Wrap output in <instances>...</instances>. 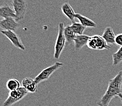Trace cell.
Listing matches in <instances>:
<instances>
[{
	"mask_svg": "<svg viewBox=\"0 0 122 106\" xmlns=\"http://www.w3.org/2000/svg\"><path fill=\"white\" fill-rule=\"evenodd\" d=\"M122 61V47L112 55V65L117 66Z\"/></svg>",
	"mask_w": 122,
	"mask_h": 106,
	"instance_id": "obj_17",
	"label": "cell"
},
{
	"mask_svg": "<svg viewBox=\"0 0 122 106\" xmlns=\"http://www.w3.org/2000/svg\"><path fill=\"white\" fill-rule=\"evenodd\" d=\"M20 23H18L14 18L7 17L0 20V28L3 30L15 31L20 27Z\"/></svg>",
	"mask_w": 122,
	"mask_h": 106,
	"instance_id": "obj_8",
	"label": "cell"
},
{
	"mask_svg": "<svg viewBox=\"0 0 122 106\" xmlns=\"http://www.w3.org/2000/svg\"><path fill=\"white\" fill-rule=\"evenodd\" d=\"M102 37L108 44H115V33L111 27L108 26L106 28L104 31V33L102 35Z\"/></svg>",
	"mask_w": 122,
	"mask_h": 106,
	"instance_id": "obj_12",
	"label": "cell"
},
{
	"mask_svg": "<svg viewBox=\"0 0 122 106\" xmlns=\"http://www.w3.org/2000/svg\"><path fill=\"white\" fill-rule=\"evenodd\" d=\"M122 86V71L118 73L109 81L107 88L105 93L97 102L98 106H109L113 98L121 93Z\"/></svg>",
	"mask_w": 122,
	"mask_h": 106,
	"instance_id": "obj_1",
	"label": "cell"
},
{
	"mask_svg": "<svg viewBox=\"0 0 122 106\" xmlns=\"http://www.w3.org/2000/svg\"><path fill=\"white\" fill-rule=\"evenodd\" d=\"M20 83L19 80L15 79H10L6 82V88L9 91H14L20 88Z\"/></svg>",
	"mask_w": 122,
	"mask_h": 106,
	"instance_id": "obj_16",
	"label": "cell"
},
{
	"mask_svg": "<svg viewBox=\"0 0 122 106\" xmlns=\"http://www.w3.org/2000/svg\"><path fill=\"white\" fill-rule=\"evenodd\" d=\"M1 33L4 36H6L7 39L10 41L15 47L18 48L22 50H25L24 45L22 43V41L18 35L13 31L2 30Z\"/></svg>",
	"mask_w": 122,
	"mask_h": 106,
	"instance_id": "obj_7",
	"label": "cell"
},
{
	"mask_svg": "<svg viewBox=\"0 0 122 106\" xmlns=\"http://www.w3.org/2000/svg\"><path fill=\"white\" fill-rule=\"evenodd\" d=\"M64 36H65L66 42L69 44H71L74 41L77 35L74 31L73 29L72 28L71 25H67L64 28Z\"/></svg>",
	"mask_w": 122,
	"mask_h": 106,
	"instance_id": "obj_15",
	"label": "cell"
},
{
	"mask_svg": "<svg viewBox=\"0 0 122 106\" xmlns=\"http://www.w3.org/2000/svg\"><path fill=\"white\" fill-rule=\"evenodd\" d=\"M12 6L15 14V20L19 22L23 20L27 11L26 0H12Z\"/></svg>",
	"mask_w": 122,
	"mask_h": 106,
	"instance_id": "obj_6",
	"label": "cell"
},
{
	"mask_svg": "<svg viewBox=\"0 0 122 106\" xmlns=\"http://www.w3.org/2000/svg\"><path fill=\"white\" fill-rule=\"evenodd\" d=\"M75 18L79 20L80 23L85 27L88 28H96V23L93 20L90 19L89 18L86 17L85 16L79 13H77L75 14Z\"/></svg>",
	"mask_w": 122,
	"mask_h": 106,
	"instance_id": "obj_14",
	"label": "cell"
},
{
	"mask_svg": "<svg viewBox=\"0 0 122 106\" xmlns=\"http://www.w3.org/2000/svg\"><path fill=\"white\" fill-rule=\"evenodd\" d=\"M118 97H119V99H120V101H121V102H122V93H120L119 95H118Z\"/></svg>",
	"mask_w": 122,
	"mask_h": 106,
	"instance_id": "obj_20",
	"label": "cell"
},
{
	"mask_svg": "<svg viewBox=\"0 0 122 106\" xmlns=\"http://www.w3.org/2000/svg\"><path fill=\"white\" fill-rule=\"evenodd\" d=\"M0 17L3 19L7 17H12L15 19V14L14 8L7 5L0 6Z\"/></svg>",
	"mask_w": 122,
	"mask_h": 106,
	"instance_id": "obj_13",
	"label": "cell"
},
{
	"mask_svg": "<svg viewBox=\"0 0 122 106\" xmlns=\"http://www.w3.org/2000/svg\"><path fill=\"white\" fill-rule=\"evenodd\" d=\"M61 10L63 14L69 20H71L72 22V23L74 22L75 14H76V13L74 12V10L72 6H71V5L69 3H68V2L64 3L62 5L61 7Z\"/></svg>",
	"mask_w": 122,
	"mask_h": 106,
	"instance_id": "obj_11",
	"label": "cell"
},
{
	"mask_svg": "<svg viewBox=\"0 0 122 106\" xmlns=\"http://www.w3.org/2000/svg\"><path fill=\"white\" fill-rule=\"evenodd\" d=\"M62 66H63V63L60 62H56L52 66L47 67L44 70L42 71L39 74L35 77V80L37 85L39 84L44 81H46L50 78V77L57 71L59 68H60Z\"/></svg>",
	"mask_w": 122,
	"mask_h": 106,
	"instance_id": "obj_5",
	"label": "cell"
},
{
	"mask_svg": "<svg viewBox=\"0 0 122 106\" xmlns=\"http://www.w3.org/2000/svg\"><path fill=\"white\" fill-rule=\"evenodd\" d=\"M28 93L29 92L26 89L22 86L16 90L9 91L8 97L4 102L3 106H12V105L22 100Z\"/></svg>",
	"mask_w": 122,
	"mask_h": 106,
	"instance_id": "obj_3",
	"label": "cell"
},
{
	"mask_svg": "<svg viewBox=\"0 0 122 106\" xmlns=\"http://www.w3.org/2000/svg\"><path fill=\"white\" fill-rule=\"evenodd\" d=\"M71 26L77 35H83V31H85V28H86V27L83 26L81 23L76 22H72V24L71 25Z\"/></svg>",
	"mask_w": 122,
	"mask_h": 106,
	"instance_id": "obj_18",
	"label": "cell"
},
{
	"mask_svg": "<svg viewBox=\"0 0 122 106\" xmlns=\"http://www.w3.org/2000/svg\"><path fill=\"white\" fill-rule=\"evenodd\" d=\"M64 26L63 23H59L58 25V32L57 37H56V42L55 45V52L54 58L58 59L60 57L63 50H64L66 44V40L64 36Z\"/></svg>",
	"mask_w": 122,
	"mask_h": 106,
	"instance_id": "obj_2",
	"label": "cell"
},
{
	"mask_svg": "<svg viewBox=\"0 0 122 106\" xmlns=\"http://www.w3.org/2000/svg\"><path fill=\"white\" fill-rule=\"evenodd\" d=\"M86 45L89 49L95 50H110L111 47L109 45L106 40L102 38V36L94 35L90 36Z\"/></svg>",
	"mask_w": 122,
	"mask_h": 106,
	"instance_id": "obj_4",
	"label": "cell"
},
{
	"mask_svg": "<svg viewBox=\"0 0 122 106\" xmlns=\"http://www.w3.org/2000/svg\"><path fill=\"white\" fill-rule=\"evenodd\" d=\"M22 87L25 88L26 90L31 93H36L37 89V84L35 79L30 77H26L22 81Z\"/></svg>",
	"mask_w": 122,
	"mask_h": 106,
	"instance_id": "obj_9",
	"label": "cell"
},
{
	"mask_svg": "<svg viewBox=\"0 0 122 106\" xmlns=\"http://www.w3.org/2000/svg\"><path fill=\"white\" fill-rule=\"evenodd\" d=\"M115 44L122 47V33L118 34L115 37Z\"/></svg>",
	"mask_w": 122,
	"mask_h": 106,
	"instance_id": "obj_19",
	"label": "cell"
},
{
	"mask_svg": "<svg viewBox=\"0 0 122 106\" xmlns=\"http://www.w3.org/2000/svg\"><path fill=\"white\" fill-rule=\"evenodd\" d=\"M90 36L86 35H77L74 41V44L75 50L78 51L84 47L85 45L87 44V42L89 40Z\"/></svg>",
	"mask_w": 122,
	"mask_h": 106,
	"instance_id": "obj_10",
	"label": "cell"
}]
</instances>
